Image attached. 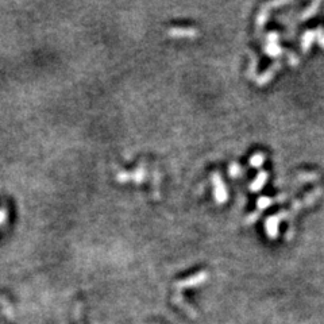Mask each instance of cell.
<instances>
[{
    "label": "cell",
    "instance_id": "10",
    "mask_svg": "<svg viewBox=\"0 0 324 324\" xmlns=\"http://www.w3.org/2000/svg\"><path fill=\"white\" fill-rule=\"evenodd\" d=\"M265 52L268 53V56L277 57L282 53V49L278 46L277 43H266V46H265Z\"/></svg>",
    "mask_w": 324,
    "mask_h": 324
},
{
    "label": "cell",
    "instance_id": "14",
    "mask_svg": "<svg viewBox=\"0 0 324 324\" xmlns=\"http://www.w3.org/2000/svg\"><path fill=\"white\" fill-rule=\"evenodd\" d=\"M319 5H320L319 1H316L315 4L310 5V7H308V8L306 9V12H304V14H303V15H301V16H300L301 20H306V19L311 18V16H312V15H315L316 9H318V7H319Z\"/></svg>",
    "mask_w": 324,
    "mask_h": 324
},
{
    "label": "cell",
    "instance_id": "4",
    "mask_svg": "<svg viewBox=\"0 0 324 324\" xmlns=\"http://www.w3.org/2000/svg\"><path fill=\"white\" fill-rule=\"evenodd\" d=\"M168 35L173 38H195L199 35V31L192 27H173L168 30Z\"/></svg>",
    "mask_w": 324,
    "mask_h": 324
},
{
    "label": "cell",
    "instance_id": "6",
    "mask_svg": "<svg viewBox=\"0 0 324 324\" xmlns=\"http://www.w3.org/2000/svg\"><path fill=\"white\" fill-rule=\"evenodd\" d=\"M280 66H281V62H280V61L274 62L272 68H269L268 71L265 72L263 75H261L259 77H257V84H258V85L268 84L269 81H270L273 79V75H274V73H276V72H277L278 69H280Z\"/></svg>",
    "mask_w": 324,
    "mask_h": 324
},
{
    "label": "cell",
    "instance_id": "20",
    "mask_svg": "<svg viewBox=\"0 0 324 324\" xmlns=\"http://www.w3.org/2000/svg\"><path fill=\"white\" fill-rule=\"evenodd\" d=\"M75 320L76 324H83L81 323V303H77L75 306Z\"/></svg>",
    "mask_w": 324,
    "mask_h": 324
},
{
    "label": "cell",
    "instance_id": "12",
    "mask_svg": "<svg viewBox=\"0 0 324 324\" xmlns=\"http://www.w3.org/2000/svg\"><path fill=\"white\" fill-rule=\"evenodd\" d=\"M0 307L3 308V312H4L5 315L8 316L9 319L14 316V310H12V307H11V304H9L8 301L5 300L4 297L0 296Z\"/></svg>",
    "mask_w": 324,
    "mask_h": 324
},
{
    "label": "cell",
    "instance_id": "18",
    "mask_svg": "<svg viewBox=\"0 0 324 324\" xmlns=\"http://www.w3.org/2000/svg\"><path fill=\"white\" fill-rule=\"evenodd\" d=\"M316 179H318V174L311 173V172H308V173L299 174V180H300V181H303V183H306V181H314V180H316Z\"/></svg>",
    "mask_w": 324,
    "mask_h": 324
},
{
    "label": "cell",
    "instance_id": "22",
    "mask_svg": "<svg viewBox=\"0 0 324 324\" xmlns=\"http://www.w3.org/2000/svg\"><path fill=\"white\" fill-rule=\"evenodd\" d=\"M258 217H259V212H254V214H251L249 217H246L244 223H246V224H251V223H254V221L257 220Z\"/></svg>",
    "mask_w": 324,
    "mask_h": 324
},
{
    "label": "cell",
    "instance_id": "1",
    "mask_svg": "<svg viewBox=\"0 0 324 324\" xmlns=\"http://www.w3.org/2000/svg\"><path fill=\"white\" fill-rule=\"evenodd\" d=\"M212 184H214V196H215L216 202L219 203V204H223V203L227 202L228 195H227V189H225L224 183H223V180H221L220 174H212Z\"/></svg>",
    "mask_w": 324,
    "mask_h": 324
},
{
    "label": "cell",
    "instance_id": "24",
    "mask_svg": "<svg viewBox=\"0 0 324 324\" xmlns=\"http://www.w3.org/2000/svg\"><path fill=\"white\" fill-rule=\"evenodd\" d=\"M278 41V34L276 31H273L268 35V43H277Z\"/></svg>",
    "mask_w": 324,
    "mask_h": 324
},
{
    "label": "cell",
    "instance_id": "16",
    "mask_svg": "<svg viewBox=\"0 0 324 324\" xmlns=\"http://www.w3.org/2000/svg\"><path fill=\"white\" fill-rule=\"evenodd\" d=\"M273 202H274V200H272L270 198H265V196H263V198H259L258 202H257V206H258L259 212L263 211V210H266V208H268Z\"/></svg>",
    "mask_w": 324,
    "mask_h": 324
},
{
    "label": "cell",
    "instance_id": "7",
    "mask_svg": "<svg viewBox=\"0 0 324 324\" xmlns=\"http://www.w3.org/2000/svg\"><path fill=\"white\" fill-rule=\"evenodd\" d=\"M173 303L176 304V306H179L181 310H184L187 314H188L191 318H196V311L193 310L192 307L189 306V304H187V301L184 300L183 296H181V293H176L173 296Z\"/></svg>",
    "mask_w": 324,
    "mask_h": 324
},
{
    "label": "cell",
    "instance_id": "3",
    "mask_svg": "<svg viewBox=\"0 0 324 324\" xmlns=\"http://www.w3.org/2000/svg\"><path fill=\"white\" fill-rule=\"evenodd\" d=\"M146 177V170H145V165H141V166H138V169L134 172V173H126V172H123V173H119L116 176L117 181H120V183H126V181H130V180H134L135 183H142Z\"/></svg>",
    "mask_w": 324,
    "mask_h": 324
},
{
    "label": "cell",
    "instance_id": "9",
    "mask_svg": "<svg viewBox=\"0 0 324 324\" xmlns=\"http://www.w3.org/2000/svg\"><path fill=\"white\" fill-rule=\"evenodd\" d=\"M316 37V31L314 30H310V31H307L304 34V37H303V43H301V50L303 52H308V49H310L311 43L314 41V38Z\"/></svg>",
    "mask_w": 324,
    "mask_h": 324
},
{
    "label": "cell",
    "instance_id": "19",
    "mask_svg": "<svg viewBox=\"0 0 324 324\" xmlns=\"http://www.w3.org/2000/svg\"><path fill=\"white\" fill-rule=\"evenodd\" d=\"M255 71H257V58L253 57V60H251V64H250L249 71H247V77H254L255 76Z\"/></svg>",
    "mask_w": 324,
    "mask_h": 324
},
{
    "label": "cell",
    "instance_id": "5",
    "mask_svg": "<svg viewBox=\"0 0 324 324\" xmlns=\"http://www.w3.org/2000/svg\"><path fill=\"white\" fill-rule=\"evenodd\" d=\"M280 221H281V219H280V216L278 215H273L266 219V223H265V225H266V232H268V235L272 239L277 238L278 224H280Z\"/></svg>",
    "mask_w": 324,
    "mask_h": 324
},
{
    "label": "cell",
    "instance_id": "2",
    "mask_svg": "<svg viewBox=\"0 0 324 324\" xmlns=\"http://www.w3.org/2000/svg\"><path fill=\"white\" fill-rule=\"evenodd\" d=\"M208 278V273L207 272H200L196 276H192V277L187 278V280H180L174 284V288L177 289V292H180L181 289H185V288H193L198 287L203 282H206V280Z\"/></svg>",
    "mask_w": 324,
    "mask_h": 324
},
{
    "label": "cell",
    "instance_id": "15",
    "mask_svg": "<svg viewBox=\"0 0 324 324\" xmlns=\"http://www.w3.org/2000/svg\"><path fill=\"white\" fill-rule=\"evenodd\" d=\"M266 20H268V11H266V5H265L262 11L257 16V26H258V28H262L263 24L266 23Z\"/></svg>",
    "mask_w": 324,
    "mask_h": 324
},
{
    "label": "cell",
    "instance_id": "11",
    "mask_svg": "<svg viewBox=\"0 0 324 324\" xmlns=\"http://www.w3.org/2000/svg\"><path fill=\"white\" fill-rule=\"evenodd\" d=\"M263 162H265V155H263L262 153H257V154H254L253 157L250 158V165H251L253 168H257V169H259V168L262 166Z\"/></svg>",
    "mask_w": 324,
    "mask_h": 324
},
{
    "label": "cell",
    "instance_id": "21",
    "mask_svg": "<svg viewBox=\"0 0 324 324\" xmlns=\"http://www.w3.org/2000/svg\"><path fill=\"white\" fill-rule=\"evenodd\" d=\"M316 38H318V41H319L320 46L324 47V30L323 28H318V30H316Z\"/></svg>",
    "mask_w": 324,
    "mask_h": 324
},
{
    "label": "cell",
    "instance_id": "13",
    "mask_svg": "<svg viewBox=\"0 0 324 324\" xmlns=\"http://www.w3.org/2000/svg\"><path fill=\"white\" fill-rule=\"evenodd\" d=\"M320 193H322V189L320 188H316L315 191H312V192H311L310 195H308V196H307V198L303 200V203H304V207H306V206H311L312 203H315L316 199L320 196Z\"/></svg>",
    "mask_w": 324,
    "mask_h": 324
},
{
    "label": "cell",
    "instance_id": "17",
    "mask_svg": "<svg viewBox=\"0 0 324 324\" xmlns=\"http://www.w3.org/2000/svg\"><path fill=\"white\" fill-rule=\"evenodd\" d=\"M240 172H242V169H240V166L238 164H235V162H232V164L230 165V169H228V173H230V176L232 177V179H236L238 176H240Z\"/></svg>",
    "mask_w": 324,
    "mask_h": 324
},
{
    "label": "cell",
    "instance_id": "8",
    "mask_svg": "<svg viewBox=\"0 0 324 324\" xmlns=\"http://www.w3.org/2000/svg\"><path fill=\"white\" fill-rule=\"evenodd\" d=\"M266 180H268V173L266 172H259L258 176H257V179L254 180L251 185H250V191L251 192H258L261 189L263 188V184L266 183Z\"/></svg>",
    "mask_w": 324,
    "mask_h": 324
},
{
    "label": "cell",
    "instance_id": "23",
    "mask_svg": "<svg viewBox=\"0 0 324 324\" xmlns=\"http://www.w3.org/2000/svg\"><path fill=\"white\" fill-rule=\"evenodd\" d=\"M288 61H289V64H291L292 66H296L297 64H299V58H297L293 53H289V54H288Z\"/></svg>",
    "mask_w": 324,
    "mask_h": 324
}]
</instances>
